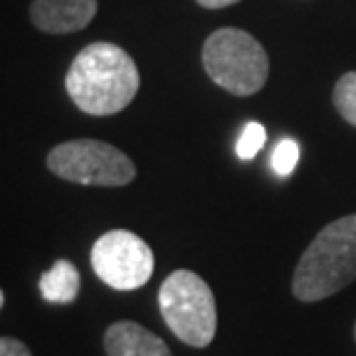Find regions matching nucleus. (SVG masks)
<instances>
[{"label":"nucleus","instance_id":"nucleus-2","mask_svg":"<svg viewBox=\"0 0 356 356\" xmlns=\"http://www.w3.org/2000/svg\"><path fill=\"white\" fill-rule=\"evenodd\" d=\"M356 280V213L333 220L305 248L291 275V294L317 303Z\"/></svg>","mask_w":356,"mask_h":356},{"label":"nucleus","instance_id":"nucleus-8","mask_svg":"<svg viewBox=\"0 0 356 356\" xmlns=\"http://www.w3.org/2000/svg\"><path fill=\"white\" fill-rule=\"evenodd\" d=\"M102 345L106 356H172L165 340L132 319L106 326Z\"/></svg>","mask_w":356,"mask_h":356},{"label":"nucleus","instance_id":"nucleus-4","mask_svg":"<svg viewBox=\"0 0 356 356\" xmlns=\"http://www.w3.org/2000/svg\"><path fill=\"white\" fill-rule=\"evenodd\" d=\"M158 305L169 331L183 345L204 350L218 333L216 296L209 282L195 270L178 268L160 284Z\"/></svg>","mask_w":356,"mask_h":356},{"label":"nucleus","instance_id":"nucleus-13","mask_svg":"<svg viewBox=\"0 0 356 356\" xmlns=\"http://www.w3.org/2000/svg\"><path fill=\"white\" fill-rule=\"evenodd\" d=\"M0 356H33V352L19 338L3 336L0 338Z\"/></svg>","mask_w":356,"mask_h":356},{"label":"nucleus","instance_id":"nucleus-5","mask_svg":"<svg viewBox=\"0 0 356 356\" xmlns=\"http://www.w3.org/2000/svg\"><path fill=\"white\" fill-rule=\"evenodd\" d=\"M47 169L67 183L95 188H123L137 176V167L120 148L97 139H72L54 146Z\"/></svg>","mask_w":356,"mask_h":356},{"label":"nucleus","instance_id":"nucleus-10","mask_svg":"<svg viewBox=\"0 0 356 356\" xmlns=\"http://www.w3.org/2000/svg\"><path fill=\"white\" fill-rule=\"evenodd\" d=\"M333 106L347 123L356 127V72H345L333 88Z\"/></svg>","mask_w":356,"mask_h":356},{"label":"nucleus","instance_id":"nucleus-3","mask_svg":"<svg viewBox=\"0 0 356 356\" xmlns=\"http://www.w3.org/2000/svg\"><path fill=\"white\" fill-rule=\"evenodd\" d=\"M202 63L213 83L248 97L264 88L268 81V54L254 35L241 28H218L204 42Z\"/></svg>","mask_w":356,"mask_h":356},{"label":"nucleus","instance_id":"nucleus-1","mask_svg":"<svg viewBox=\"0 0 356 356\" xmlns=\"http://www.w3.org/2000/svg\"><path fill=\"white\" fill-rule=\"evenodd\" d=\"M141 76L132 56L111 42L83 47L65 76V90L76 109L90 116H113L139 92Z\"/></svg>","mask_w":356,"mask_h":356},{"label":"nucleus","instance_id":"nucleus-6","mask_svg":"<svg viewBox=\"0 0 356 356\" xmlns=\"http://www.w3.org/2000/svg\"><path fill=\"white\" fill-rule=\"evenodd\" d=\"M90 266L111 289L132 291L151 280L155 257L151 245L134 232L111 229L92 243Z\"/></svg>","mask_w":356,"mask_h":356},{"label":"nucleus","instance_id":"nucleus-11","mask_svg":"<svg viewBox=\"0 0 356 356\" xmlns=\"http://www.w3.org/2000/svg\"><path fill=\"white\" fill-rule=\"evenodd\" d=\"M266 144V130L261 123H248L236 141V155L241 160H252Z\"/></svg>","mask_w":356,"mask_h":356},{"label":"nucleus","instance_id":"nucleus-15","mask_svg":"<svg viewBox=\"0 0 356 356\" xmlns=\"http://www.w3.org/2000/svg\"><path fill=\"white\" fill-rule=\"evenodd\" d=\"M354 343H356V322H354Z\"/></svg>","mask_w":356,"mask_h":356},{"label":"nucleus","instance_id":"nucleus-7","mask_svg":"<svg viewBox=\"0 0 356 356\" xmlns=\"http://www.w3.org/2000/svg\"><path fill=\"white\" fill-rule=\"evenodd\" d=\"M97 14V0H33L31 21L49 35L83 31Z\"/></svg>","mask_w":356,"mask_h":356},{"label":"nucleus","instance_id":"nucleus-9","mask_svg":"<svg viewBox=\"0 0 356 356\" xmlns=\"http://www.w3.org/2000/svg\"><path fill=\"white\" fill-rule=\"evenodd\" d=\"M40 291L47 303L70 305L76 301L81 291V273L72 261L58 259L56 264L44 270L40 277Z\"/></svg>","mask_w":356,"mask_h":356},{"label":"nucleus","instance_id":"nucleus-14","mask_svg":"<svg viewBox=\"0 0 356 356\" xmlns=\"http://www.w3.org/2000/svg\"><path fill=\"white\" fill-rule=\"evenodd\" d=\"M197 3L202 5V7H206V10H222V7L241 3V0H197Z\"/></svg>","mask_w":356,"mask_h":356},{"label":"nucleus","instance_id":"nucleus-12","mask_svg":"<svg viewBox=\"0 0 356 356\" xmlns=\"http://www.w3.org/2000/svg\"><path fill=\"white\" fill-rule=\"evenodd\" d=\"M298 155H301V151H298L296 141L294 139H282L280 144L275 146L273 155H270V167H273L275 174L289 176L298 165Z\"/></svg>","mask_w":356,"mask_h":356}]
</instances>
